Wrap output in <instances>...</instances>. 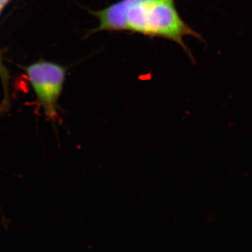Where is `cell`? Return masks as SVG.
Here are the masks:
<instances>
[{
    "label": "cell",
    "instance_id": "cell-1",
    "mask_svg": "<svg viewBox=\"0 0 252 252\" xmlns=\"http://www.w3.org/2000/svg\"><path fill=\"white\" fill-rule=\"evenodd\" d=\"M99 20L97 32H129L174 41L193 60L186 45V36L203 40L181 17L175 0H118L100 11L94 12Z\"/></svg>",
    "mask_w": 252,
    "mask_h": 252
},
{
    "label": "cell",
    "instance_id": "cell-2",
    "mask_svg": "<svg viewBox=\"0 0 252 252\" xmlns=\"http://www.w3.org/2000/svg\"><path fill=\"white\" fill-rule=\"evenodd\" d=\"M28 76L46 117L54 120L58 117V100L64 81V70L54 63L41 62L32 64Z\"/></svg>",
    "mask_w": 252,
    "mask_h": 252
},
{
    "label": "cell",
    "instance_id": "cell-3",
    "mask_svg": "<svg viewBox=\"0 0 252 252\" xmlns=\"http://www.w3.org/2000/svg\"><path fill=\"white\" fill-rule=\"evenodd\" d=\"M8 0H0V5L1 6H4V4L7 2Z\"/></svg>",
    "mask_w": 252,
    "mask_h": 252
},
{
    "label": "cell",
    "instance_id": "cell-4",
    "mask_svg": "<svg viewBox=\"0 0 252 252\" xmlns=\"http://www.w3.org/2000/svg\"><path fill=\"white\" fill-rule=\"evenodd\" d=\"M1 9H2V7H1V6H0V12H1Z\"/></svg>",
    "mask_w": 252,
    "mask_h": 252
}]
</instances>
